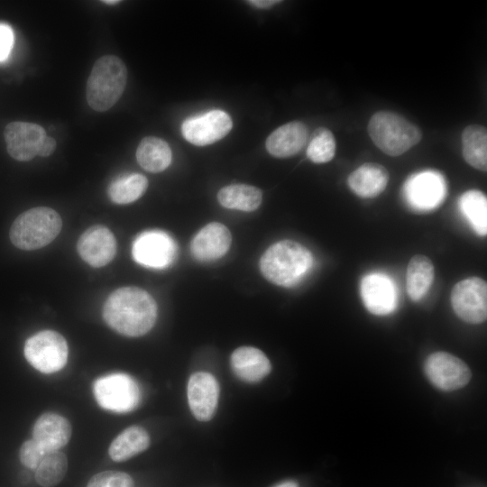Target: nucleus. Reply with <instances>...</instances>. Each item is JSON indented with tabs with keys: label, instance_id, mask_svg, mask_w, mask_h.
<instances>
[{
	"label": "nucleus",
	"instance_id": "1",
	"mask_svg": "<svg viewBox=\"0 0 487 487\" xmlns=\"http://www.w3.org/2000/svg\"><path fill=\"white\" fill-rule=\"evenodd\" d=\"M106 324L124 335L141 336L148 333L157 318V304L144 289L123 287L113 291L104 306Z\"/></svg>",
	"mask_w": 487,
	"mask_h": 487
},
{
	"label": "nucleus",
	"instance_id": "2",
	"mask_svg": "<svg viewBox=\"0 0 487 487\" xmlns=\"http://www.w3.org/2000/svg\"><path fill=\"white\" fill-rule=\"evenodd\" d=\"M312 266L311 252L292 240H282L271 244L260 260V269L265 279L286 288L299 283Z\"/></svg>",
	"mask_w": 487,
	"mask_h": 487
},
{
	"label": "nucleus",
	"instance_id": "3",
	"mask_svg": "<svg viewBox=\"0 0 487 487\" xmlns=\"http://www.w3.org/2000/svg\"><path fill=\"white\" fill-rule=\"evenodd\" d=\"M127 69L115 55H104L94 64L87 78L86 96L97 112L110 109L121 97L126 86Z\"/></svg>",
	"mask_w": 487,
	"mask_h": 487
},
{
	"label": "nucleus",
	"instance_id": "4",
	"mask_svg": "<svg viewBox=\"0 0 487 487\" xmlns=\"http://www.w3.org/2000/svg\"><path fill=\"white\" fill-rule=\"evenodd\" d=\"M368 133L373 143L390 156L403 154L422 137L417 125L390 111L375 113L369 121Z\"/></svg>",
	"mask_w": 487,
	"mask_h": 487
},
{
	"label": "nucleus",
	"instance_id": "5",
	"mask_svg": "<svg viewBox=\"0 0 487 487\" xmlns=\"http://www.w3.org/2000/svg\"><path fill=\"white\" fill-rule=\"evenodd\" d=\"M61 226V218L55 210L37 207L16 217L10 228V239L19 249L36 250L52 242Z\"/></svg>",
	"mask_w": 487,
	"mask_h": 487
},
{
	"label": "nucleus",
	"instance_id": "6",
	"mask_svg": "<svg viewBox=\"0 0 487 487\" xmlns=\"http://www.w3.org/2000/svg\"><path fill=\"white\" fill-rule=\"evenodd\" d=\"M65 338L56 331L43 330L32 335L24 345V356L30 364L43 373L61 370L68 361Z\"/></svg>",
	"mask_w": 487,
	"mask_h": 487
},
{
	"label": "nucleus",
	"instance_id": "7",
	"mask_svg": "<svg viewBox=\"0 0 487 487\" xmlns=\"http://www.w3.org/2000/svg\"><path fill=\"white\" fill-rule=\"evenodd\" d=\"M93 391L99 406L115 412L131 411L141 400L138 384L124 373H113L97 379Z\"/></svg>",
	"mask_w": 487,
	"mask_h": 487
},
{
	"label": "nucleus",
	"instance_id": "8",
	"mask_svg": "<svg viewBox=\"0 0 487 487\" xmlns=\"http://www.w3.org/2000/svg\"><path fill=\"white\" fill-rule=\"evenodd\" d=\"M447 194L444 176L432 170L417 172L403 185V197L408 206L418 212H427L438 207Z\"/></svg>",
	"mask_w": 487,
	"mask_h": 487
},
{
	"label": "nucleus",
	"instance_id": "9",
	"mask_svg": "<svg viewBox=\"0 0 487 487\" xmlns=\"http://www.w3.org/2000/svg\"><path fill=\"white\" fill-rule=\"evenodd\" d=\"M451 305L466 323L481 324L487 318V283L479 277L458 281L451 291Z\"/></svg>",
	"mask_w": 487,
	"mask_h": 487
},
{
	"label": "nucleus",
	"instance_id": "10",
	"mask_svg": "<svg viewBox=\"0 0 487 487\" xmlns=\"http://www.w3.org/2000/svg\"><path fill=\"white\" fill-rule=\"evenodd\" d=\"M424 369L430 382L445 391L463 388L472 376L470 368L464 361L446 352L430 354L425 362Z\"/></svg>",
	"mask_w": 487,
	"mask_h": 487
},
{
	"label": "nucleus",
	"instance_id": "11",
	"mask_svg": "<svg viewBox=\"0 0 487 487\" xmlns=\"http://www.w3.org/2000/svg\"><path fill=\"white\" fill-rule=\"evenodd\" d=\"M176 253L177 246L173 239L160 230L140 234L132 247L133 260L144 267L153 269H163L170 265Z\"/></svg>",
	"mask_w": 487,
	"mask_h": 487
},
{
	"label": "nucleus",
	"instance_id": "12",
	"mask_svg": "<svg viewBox=\"0 0 487 487\" xmlns=\"http://www.w3.org/2000/svg\"><path fill=\"white\" fill-rule=\"evenodd\" d=\"M230 115L222 110H211L185 120L181 126L184 138L197 146L214 143L232 129Z\"/></svg>",
	"mask_w": 487,
	"mask_h": 487
},
{
	"label": "nucleus",
	"instance_id": "13",
	"mask_svg": "<svg viewBox=\"0 0 487 487\" xmlns=\"http://www.w3.org/2000/svg\"><path fill=\"white\" fill-rule=\"evenodd\" d=\"M360 296L365 308L376 316L391 314L398 304V293L393 280L381 272H372L363 277Z\"/></svg>",
	"mask_w": 487,
	"mask_h": 487
},
{
	"label": "nucleus",
	"instance_id": "14",
	"mask_svg": "<svg viewBox=\"0 0 487 487\" xmlns=\"http://www.w3.org/2000/svg\"><path fill=\"white\" fill-rule=\"evenodd\" d=\"M46 135L42 126L29 122H12L4 130L7 152L19 161H28L37 156Z\"/></svg>",
	"mask_w": 487,
	"mask_h": 487
},
{
	"label": "nucleus",
	"instance_id": "15",
	"mask_svg": "<svg viewBox=\"0 0 487 487\" xmlns=\"http://www.w3.org/2000/svg\"><path fill=\"white\" fill-rule=\"evenodd\" d=\"M219 384L216 378L205 372L193 373L188 383V400L190 410L199 421L210 420L216 410Z\"/></svg>",
	"mask_w": 487,
	"mask_h": 487
},
{
	"label": "nucleus",
	"instance_id": "16",
	"mask_svg": "<svg viewBox=\"0 0 487 487\" xmlns=\"http://www.w3.org/2000/svg\"><path fill=\"white\" fill-rule=\"evenodd\" d=\"M80 257L93 267L109 263L116 253V241L113 233L104 225H93L87 229L77 244Z\"/></svg>",
	"mask_w": 487,
	"mask_h": 487
},
{
	"label": "nucleus",
	"instance_id": "17",
	"mask_svg": "<svg viewBox=\"0 0 487 487\" xmlns=\"http://www.w3.org/2000/svg\"><path fill=\"white\" fill-rule=\"evenodd\" d=\"M232 242L228 228L218 222L205 225L194 236L190 249L193 256L200 262H211L224 256Z\"/></svg>",
	"mask_w": 487,
	"mask_h": 487
},
{
	"label": "nucleus",
	"instance_id": "18",
	"mask_svg": "<svg viewBox=\"0 0 487 487\" xmlns=\"http://www.w3.org/2000/svg\"><path fill=\"white\" fill-rule=\"evenodd\" d=\"M308 129L305 124L293 121L274 130L266 140L268 152L276 158H289L299 153L307 144Z\"/></svg>",
	"mask_w": 487,
	"mask_h": 487
},
{
	"label": "nucleus",
	"instance_id": "19",
	"mask_svg": "<svg viewBox=\"0 0 487 487\" xmlns=\"http://www.w3.org/2000/svg\"><path fill=\"white\" fill-rule=\"evenodd\" d=\"M72 427L69 421L55 413H44L33 426V439L46 451H58L70 439Z\"/></svg>",
	"mask_w": 487,
	"mask_h": 487
},
{
	"label": "nucleus",
	"instance_id": "20",
	"mask_svg": "<svg viewBox=\"0 0 487 487\" xmlns=\"http://www.w3.org/2000/svg\"><path fill=\"white\" fill-rule=\"evenodd\" d=\"M389 182L387 169L373 162H367L350 173L347 184L350 189L358 197L372 198L380 195Z\"/></svg>",
	"mask_w": 487,
	"mask_h": 487
},
{
	"label": "nucleus",
	"instance_id": "21",
	"mask_svg": "<svg viewBox=\"0 0 487 487\" xmlns=\"http://www.w3.org/2000/svg\"><path fill=\"white\" fill-rule=\"evenodd\" d=\"M231 366L235 375L246 382H258L271 372L267 356L260 349L241 346L231 355Z\"/></svg>",
	"mask_w": 487,
	"mask_h": 487
},
{
	"label": "nucleus",
	"instance_id": "22",
	"mask_svg": "<svg viewBox=\"0 0 487 487\" xmlns=\"http://www.w3.org/2000/svg\"><path fill=\"white\" fill-rule=\"evenodd\" d=\"M136 160L145 170L157 173L170 166L172 152L166 141L155 136H147L137 147Z\"/></svg>",
	"mask_w": 487,
	"mask_h": 487
},
{
	"label": "nucleus",
	"instance_id": "23",
	"mask_svg": "<svg viewBox=\"0 0 487 487\" xmlns=\"http://www.w3.org/2000/svg\"><path fill=\"white\" fill-rule=\"evenodd\" d=\"M435 271L431 260L421 254L414 255L409 262L406 273V289L413 301L420 300L430 289Z\"/></svg>",
	"mask_w": 487,
	"mask_h": 487
},
{
	"label": "nucleus",
	"instance_id": "24",
	"mask_svg": "<svg viewBox=\"0 0 487 487\" xmlns=\"http://www.w3.org/2000/svg\"><path fill=\"white\" fill-rule=\"evenodd\" d=\"M150 442V436L144 428L132 426L113 440L108 454L110 458L115 462L126 461L146 450Z\"/></svg>",
	"mask_w": 487,
	"mask_h": 487
},
{
	"label": "nucleus",
	"instance_id": "25",
	"mask_svg": "<svg viewBox=\"0 0 487 487\" xmlns=\"http://www.w3.org/2000/svg\"><path fill=\"white\" fill-rule=\"evenodd\" d=\"M217 199L225 208L251 212L260 207L262 192L253 186L233 184L222 188L217 194Z\"/></svg>",
	"mask_w": 487,
	"mask_h": 487
},
{
	"label": "nucleus",
	"instance_id": "26",
	"mask_svg": "<svg viewBox=\"0 0 487 487\" xmlns=\"http://www.w3.org/2000/svg\"><path fill=\"white\" fill-rule=\"evenodd\" d=\"M462 152L465 161L482 171L487 170V131L479 124L468 125L462 134Z\"/></svg>",
	"mask_w": 487,
	"mask_h": 487
},
{
	"label": "nucleus",
	"instance_id": "27",
	"mask_svg": "<svg viewBox=\"0 0 487 487\" xmlns=\"http://www.w3.org/2000/svg\"><path fill=\"white\" fill-rule=\"evenodd\" d=\"M459 208L473 231L480 236L487 234V198L478 189L465 191L459 198Z\"/></svg>",
	"mask_w": 487,
	"mask_h": 487
},
{
	"label": "nucleus",
	"instance_id": "28",
	"mask_svg": "<svg viewBox=\"0 0 487 487\" xmlns=\"http://www.w3.org/2000/svg\"><path fill=\"white\" fill-rule=\"evenodd\" d=\"M148 188V179L132 173L115 179L107 188L109 198L115 204H129L140 198Z\"/></svg>",
	"mask_w": 487,
	"mask_h": 487
},
{
	"label": "nucleus",
	"instance_id": "29",
	"mask_svg": "<svg viewBox=\"0 0 487 487\" xmlns=\"http://www.w3.org/2000/svg\"><path fill=\"white\" fill-rule=\"evenodd\" d=\"M68 470V460L60 451H51L46 454L37 469L35 479L42 487H54L64 478Z\"/></svg>",
	"mask_w": 487,
	"mask_h": 487
},
{
	"label": "nucleus",
	"instance_id": "30",
	"mask_svg": "<svg viewBox=\"0 0 487 487\" xmlns=\"http://www.w3.org/2000/svg\"><path fill=\"white\" fill-rule=\"evenodd\" d=\"M335 139L332 132L325 127L315 130L307 149L308 158L314 163L330 161L335 153Z\"/></svg>",
	"mask_w": 487,
	"mask_h": 487
},
{
	"label": "nucleus",
	"instance_id": "31",
	"mask_svg": "<svg viewBox=\"0 0 487 487\" xmlns=\"http://www.w3.org/2000/svg\"><path fill=\"white\" fill-rule=\"evenodd\" d=\"M87 487H133V480L124 472L104 471L95 474Z\"/></svg>",
	"mask_w": 487,
	"mask_h": 487
},
{
	"label": "nucleus",
	"instance_id": "32",
	"mask_svg": "<svg viewBox=\"0 0 487 487\" xmlns=\"http://www.w3.org/2000/svg\"><path fill=\"white\" fill-rule=\"evenodd\" d=\"M47 453L48 451H46L38 442L34 439H30L22 445L19 457L24 466L32 470H36Z\"/></svg>",
	"mask_w": 487,
	"mask_h": 487
},
{
	"label": "nucleus",
	"instance_id": "33",
	"mask_svg": "<svg viewBox=\"0 0 487 487\" xmlns=\"http://www.w3.org/2000/svg\"><path fill=\"white\" fill-rule=\"evenodd\" d=\"M14 35L12 27L0 22V62L5 61L14 46Z\"/></svg>",
	"mask_w": 487,
	"mask_h": 487
},
{
	"label": "nucleus",
	"instance_id": "34",
	"mask_svg": "<svg viewBox=\"0 0 487 487\" xmlns=\"http://www.w3.org/2000/svg\"><path fill=\"white\" fill-rule=\"evenodd\" d=\"M55 148L56 141L52 137L46 135L41 143L38 155L41 157H48L55 151Z\"/></svg>",
	"mask_w": 487,
	"mask_h": 487
},
{
	"label": "nucleus",
	"instance_id": "35",
	"mask_svg": "<svg viewBox=\"0 0 487 487\" xmlns=\"http://www.w3.org/2000/svg\"><path fill=\"white\" fill-rule=\"evenodd\" d=\"M280 1L279 0H251L247 1L251 5L255 6L257 8H269L272 5L279 4Z\"/></svg>",
	"mask_w": 487,
	"mask_h": 487
},
{
	"label": "nucleus",
	"instance_id": "36",
	"mask_svg": "<svg viewBox=\"0 0 487 487\" xmlns=\"http://www.w3.org/2000/svg\"><path fill=\"white\" fill-rule=\"evenodd\" d=\"M273 487H299L298 483L294 481L282 482Z\"/></svg>",
	"mask_w": 487,
	"mask_h": 487
},
{
	"label": "nucleus",
	"instance_id": "37",
	"mask_svg": "<svg viewBox=\"0 0 487 487\" xmlns=\"http://www.w3.org/2000/svg\"><path fill=\"white\" fill-rule=\"evenodd\" d=\"M104 4L106 5H117L120 3L119 0H105V1H102Z\"/></svg>",
	"mask_w": 487,
	"mask_h": 487
}]
</instances>
